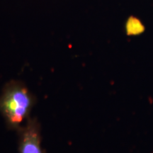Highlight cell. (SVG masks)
<instances>
[{"mask_svg":"<svg viewBox=\"0 0 153 153\" xmlns=\"http://www.w3.org/2000/svg\"><path fill=\"white\" fill-rule=\"evenodd\" d=\"M126 30L128 36L137 35L142 33L144 27L138 19L134 17H130L126 22Z\"/></svg>","mask_w":153,"mask_h":153,"instance_id":"3957f363","label":"cell"},{"mask_svg":"<svg viewBox=\"0 0 153 153\" xmlns=\"http://www.w3.org/2000/svg\"><path fill=\"white\" fill-rule=\"evenodd\" d=\"M36 97L24 82L11 80L0 94V114L10 130L18 131L30 118Z\"/></svg>","mask_w":153,"mask_h":153,"instance_id":"6da1fadb","label":"cell"},{"mask_svg":"<svg viewBox=\"0 0 153 153\" xmlns=\"http://www.w3.org/2000/svg\"><path fill=\"white\" fill-rule=\"evenodd\" d=\"M19 153H45L42 146L41 124L30 117L18 131Z\"/></svg>","mask_w":153,"mask_h":153,"instance_id":"7a4b0ae2","label":"cell"}]
</instances>
